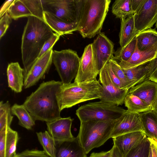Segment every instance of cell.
Masks as SVG:
<instances>
[{
    "label": "cell",
    "instance_id": "cell-5",
    "mask_svg": "<svg viewBox=\"0 0 157 157\" xmlns=\"http://www.w3.org/2000/svg\"><path fill=\"white\" fill-rule=\"evenodd\" d=\"M116 120H92L80 122L77 137L86 154L93 148L102 145L111 138Z\"/></svg>",
    "mask_w": 157,
    "mask_h": 157
},
{
    "label": "cell",
    "instance_id": "cell-17",
    "mask_svg": "<svg viewBox=\"0 0 157 157\" xmlns=\"http://www.w3.org/2000/svg\"><path fill=\"white\" fill-rule=\"evenodd\" d=\"M128 93L138 97L151 107L157 98V83L148 79L131 88Z\"/></svg>",
    "mask_w": 157,
    "mask_h": 157
},
{
    "label": "cell",
    "instance_id": "cell-28",
    "mask_svg": "<svg viewBox=\"0 0 157 157\" xmlns=\"http://www.w3.org/2000/svg\"><path fill=\"white\" fill-rule=\"evenodd\" d=\"M112 12L116 18L120 19L133 15L131 0H116L113 4Z\"/></svg>",
    "mask_w": 157,
    "mask_h": 157
},
{
    "label": "cell",
    "instance_id": "cell-8",
    "mask_svg": "<svg viewBox=\"0 0 157 157\" xmlns=\"http://www.w3.org/2000/svg\"><path fill=\"white\" fill-rule=\"evenodd\" d=\"M52 63L63 84L71 83L77 75L80 60L77 52L71 49L53 51Z\"/></svg>",
    "mask_w": 157,
    "mask_h": 157
},
{
    "label": "cell",
    "instance_id": "cell-37",
    "mask_svg": "<svg viewBox=\"0 0 157 157\" xmlns=\"http://www.w3.org/2000/svg\"><path fill=\"white\" fill-rule=\"evenodd\" d=\"M60 36L59 34L54 33L53 36L47 40L44 45L38 58L42 56L50 49L52 48L56 43L59 39Z\"/></svg>",
    "mask_w": 157,
    "mask_h": 157
},
{
    "label": "cell",
    "instance_id": "cell-35",
    "mask_svg": "<svg viewBox=\"0 0 157 157\" xmlns=\"http://www.w3.org/2000/svg\"><path fill=\"white\" fill-rule=\"evenodd\" d=\"M32 14L42 20H44V10L42 0H21Z\"/></svg>",
    "mask_w": 157,
    "mask_h": 157
},
{
    "label": "cell",
    "instance_id": "cell-41",
    "mask_svg": "<svg viewBox=\"0 0 157 157\" xmlns=\"http://www.w3.org/2000/svg\"><path fill=\"white\" fill-rule=\"evenodd\" d=\"M107 65L109 75L113 83L118 88L123 89L121 81L115 75L112 70L109 61L107 63Z\"/></svg>",
    "mask_w": 157,
    "mask_h": 157
},
{
    "label": "cell",
    "instance_id": "cell-7",
    "mask_svg": "<svg viewBox=\"0 0 157 157\" xmlns=\"http://www.w3.org/2000/svg\"><path fill=\"white\" fill-rule=\"evenodd\" d=\"M44 12L68 23H78L83 0H42Z\"/></svg>",
    "mask_w": 157,
    "mask_h": 157
},
{
    "label": "cell",
    "instance_id": "cell-42",
    "mask_svg": "<svg viewBox=\"0 0 157 157\" xmlns=\"http://www.w3.org/2000/svg\"><path fill=\"white\" fill-rule=\"evenodd\" d=\"M7 128H4L0 131V157H5V144Z\"/></svg>",
    "mask_w": 157,
    "mask_h": 157
},
{
    "label": "cell",
    "instance_id": "cell-27",
    "mask_svg": "<svg viewBox=\"0 0 157 157\" xmlns=\"http://www.w3.org/2000/svg\"><path fill=\"white\" fill-rule=\"evenodd\" d=\"M124 103L127 110L133 113H141L151 110V107L139 97L128 93L125 98Z\"/></svg>",
    "mask_w": 157,
    "mask_h": 157
},
{
    "label": "cell",
    "instance_id": "cell-40",
    "mask_svg": "<svg viewBox=\"0 0 157 157\" xmlns=\"http://www.w3.org/2000/svg\"><path fill=\"white\" fill-rule=\"evenodd\" d=\"M149 79L157 83V53L156 57L148 63Z\"/></svg>",
    "mask_w": 157,
    "mask_h": 157
},
{
    "label": "cell",
    "instance_id": "cell-47",
    "mask_svg": "<svg viewBox=\"0 0 157 157\" xmlns=\"http://www.w3.org/2000/svg\"><path fill=\"white\" fill-rule=\"evenodd\" d=\"M111 151L109 157H123L117 148L113 144L111 149Z\"/></svg>",
    "mask_w": 157,
    "mask_h": 157
},
{
    "label": "cell",
    "instance_id": "cell-22",
    "mask_svg": "<svg viewBox=\"0 0 157 157\" xmlns=\"http://www.w3.org/2000/svg\"><path fill=\"white\" fill-rule=\"evenodd\" d=\"M121 20L119 43L121 47L126 45L138 34L135 26L134 16Z\"/></svg>",
    "mask_w": 157,
    "mask_h": 157
},
{
    "label": "cell",
    "instance_id": "cell-25",
    "mask_svg": "<svg viewBox=\"0 0 157 157\" xmlns=\"http://www.w3.org/2000/svg\"><path fill=\"white\" fill-rule=\"evenodd\" d=\"M136 38L140 50L147 49L157 44V31L156 28L147 29L139 33Z\"/></svg>",
    "mask_w": 157,
    "mask_h": 157
},
{
    "label": "cell",
    "instance_id": "cell-6",
    "mask_svg": "<svg viewBox=\"0 0 157 157\" xmlns=\"http://www.w3.org/2000/svg\"><path fill=\"white\" fill-rule=\"evenodd\" d=\"M126 110L115 104L100 100L81 106L76 114L80 122L92 120H116Z\"/></svg>",
    "mask_w": 157,
    "mask_h": 157
},
{
    "label": "cell",
    "instance_id": "cell-9",
    "mask_svg": "<svg viewBox=\"0 0 157 157\" xmlns=\"http://www.w3.org/2000/svg\"><path fill=\"white\" fill-rule=\"evenodd\" d=\"M99 80L103 88L101 101L119 106L124 103L128 90L118 88L113 82L109 75L107 63L100 71Z\"/></svg>",
    "mask_w": 157,
    "mask_h": 157
},
{
    "label": "cell",
    "instance_id": "cell-29",
    "mask_svg": "<svg viewBox=\"0 0 157 157\" xmlns=\"http://www.w3.org/2000/svg\"><path fill=\"white\" fill-rule=\"evenodd\" d=\"M18 140V133L10 128H7L5 144V157H14L16 154V145Z\"/></svg>",
    "mask_w": 157,
    "mask_h": 157
},
{
    "label": "cell",
    "instance_id": "cell-3",
    "mask_svg": "<svg viewBox=\"0 0 157 157\" xmlns=\"http://www.w3.org/2000/svg\"><path fill=\"white\" fill-rule=\"evenodd\" d=\"M103 88L99 80L78 83L74 82L62 84L57 94L59 108L61 111L79 103L101 98Z\"/></svg>",
    "mask_w": 157,
    "mask_h": 157
},
{
    "label": "cell",
    "instance_id": "cell-32",
    "mask_svg": "<svg viewBox=\"0 0 157 157\" xmlns=\"http://www.w3.org/2000/svg\"><path fill=\"white\" fill-rule=\"evenodd\" d=\"M8 12L11 18L15 20L18 18L32 16V13L21 0H15Z\"/></svg>",
    "mask_w": 157,
    "mask_h": 157
},
{
    "label": "cell",
    "instance_id": "cell-34",
    "mask_svg": "<svg viewBox=\"0 0 157 157\" xmlns=\"http://www.w3.org/2000/svg\"><path fill=\"white\" fill-rule=\"evenodd\" d=\"M151 144L147 137L137 146L131 150L124 157H149Z\"/></svg>",
    "mask_w": 157,
    "mask_h": 157
},
{
    "label": "cell",
    "instance_id": "cell-15",
    "mask_svg": "<svg viewBox=\"0 0 157 157\" xmlns=\"http://www.w3.org/2000/svg\"><path fill=\"white\" fill-rule=\"evenodd\" d=\"M73 119L71 117L60 118L47 122L48 131L55 141H63L73 138L71 128Z\"/></svg>",
    "mask_w": 157,
    "mask_h": 157
},
{
    "label": "cell",
    "instance_id": "cell-10",
    "mask_svg": "<svg viewBox=\"0 0 157 157\" xmlns=\"http://www.w3.org/2000/svg\"><path fill=\"white\" fill-rule=\"evenodd\" d=\"M80 59L78 71L74 82L79 83L97 80L100 71L94 59L91 44L85 47Z\"/></svg>",
    "mask_w": 157,
    "mask_h": 157
},
{
    "label": "cell",
    "instance_id": "cell-43",
    "mask_svg": "<svg viewBox=\"0 0 157 157\" xmlns=\"http://www.w3.org/2000/svg\"><path fill=\"white\" fill-rule=\"evenodd\" d=\"M132 8L135 13L141 9L146 0H131Z\"/></svg>",
    "mask_w": 157,
    "mask_h": 157
},
{
    "label": "cell",
    "instance_id": "cell-2",
    "mask_svg": "<svg viewBox=\"0 0 157 157\" xmlns=\"http://www.w3.org/2000/svg\"><path fill=\"white\" fill-rule=\"evenodd\" d=\"M27 18L22 35L21 47L24 76L38 59L45 42L54 33L44 20L33 16Z\"/></svg>",
    "mask_w": 157,
    "mask_h": 157
},
{
    "label": "cell",
    "instance_id": "cell-46",
    "mask_svg": "<svg viewBox=\"0 0 157 157\" xmlns=\"http://www.w3.org/2000/svg\"><path fill=\"white\" fill-rule=\"evenodd\" d=\"M111 149L108 151L99 152H93L89 157H109L111 153Z\"/></svg>",
    "mask_w": 157,
    "mask_h": 157
},
{
    "label": "cell",
    "instance_id": "cell-20",
    "mask_svg": "<svg viewBox=\"0 0 157 157\" xmlns=\"http://www.w3.org/2000/svg\"><path fill=\"white\" fill-rule=\"evenodd\" d=\"M24 70L17 62L9 63L7 69L8 86L16 93H20L24 85Z\"/></svg>",
    "mask_w": 157,
    "mask_h": 157
},
{
    "label": "cell",
    "instance_id": "cell-33",
    "mask_svg": "<svg viewBox=\"0 0 157 157\" xmlns=\"http://www.w3.org/2000/svg\"><path fill=\"white\" fill-rule=\"evenodd\" d=\"M11 107L8 101L0 103V131L5 127H10L13 117L12 115Z\"/></svg>",
    "mask_w": 157,
    "mask_h": 157
},
{
    "label": "cell",
    "instance_id": "cell-30",
    "mask_svg": "<svg viewBox=\"0 0 157 157\" xmlns=\"http://www.w3.org/2000/svg\"><path fill=\"white\" fill-rule=\"evenodd\" d=\"M36 133L43 151L50 157H55L56 144L54 138L47 131Z\"/></svg>",
    "mask_w": 157,
    "mask_h": 157
},
{
    "label": "cell",
    "instance_id": "cell-36",
    "mask_svg": "<svg viewBox=\"0 0 157 157\" xmlns=\"http://www.w3.org/2000/svg\"><path fill=\"white\" fill-rule=\"evenodd\" d=\"M109 61L114 73L121 81L123 89L129 90L130 89L129 82L118 62L113 58Z\"/></svg>",
    "mask_w": 157,
    "mask_h": 157
},
{
    "label": "cell",
    "instance_id": "cell-38",
    "mask_svg": "<svg viewBox=\"0 0 157 157\" xmlns=\"http://www.w3.org/2000/svg\"><path fill=\"white\" fill-rule=\"evenodd\" d=\"M14 157H50L44 151L26 150L16 154Z\"/></svg>",
    "mask_w": 157,
    "mask_h": 157
},
{
    "label": "cell",
    "instance_id": "cell-23",
    "mask_svg": "<svg viewBox=\"0 0 157 157\" xmlns=\"http://www.w3.org/2000/svg\"><path fill=\"white\" fill-rule=\"evenodd\" d=\"M122 69L129 82L130 89L149 79L148 63L134 67Z\"/></svg>",
    "mask_w": 157,
    "mask_h": 157
},
{
    "label": "cell",
    "instance_id": "cell-12",
    "mask_svg": "<svg viewBox=\"0 0 157 157\" xmlns=\"http://www.w3.org/2000/svg\"><path fill=\"white\" fill-rule=\"evenodd\" d=\"M94 61L100 71L105 64L114 57V44L101 32L91 43Z\"/></svg>",
    "mask_w": 157,
    "mask_h": 157
},
{
    "label": "cell",
    "instance_id": "cell-1",
    "mask_svg": "<svg viewBox=\"0 0 157 157\" xmlns=\"http://www.w3.org/2000/svg\"><path fill=\"white\" fill-rule=\"evenodd\" d=\"M62 84L54 80L44 82L27 97L23 105L35 121L49 122L61 117L57 94Z\"/></svg>",
    "mask_w": 157,
    "mask_h": 157
},
{
    "label": "cell",
    "instance_id": "cell-31",
    "mask_svg": "<svg viewBox=\"0 0 157 157\" xmlns=\"http://www.w3.org/2000/svg\"><path fill=\"white\" fill-rule=\"evenodd\" d=\"M134 37L126 45L119 48L114 53L113 59L119 62L128 60L133 53L136 46V40Z\"/></svg>",
    "mask_w": 157,
    "mask_h": 157
},
{
    "label": "cell",
    "instance_id": "cell-13",
    "mask_svg": "<svg viewBox=\"0 0 157 157\" xmlns=\"http://www.w3.org/2000/svg\"><path fill=\"white\" fill-rule=\"evenodd\" d=\"M133 16L138 33L151 28L157 22V0H146L139 11Z\"/></svg>",
    "mask_w": 157,
    "mask_h": 157
},
{
    "label": "cell",
    "instance_id": "cell-45",
    "mask_svg": "<svg viewBox=\"0 0 157 157\" xmlns=\"http://www.w3.org/2000/svg\"><path fill=\"white\" fill-rule=\"evenodd\" d=\"M151 144L152 157H157V140L147 138Z\"/></svg>",
    "mask_w": 157,
    "mask_h": 157
},
{
    "label": "cell",
    "instance_id": "cell-16",
    "mask_svg": "<svg viewBox=\"0 0 157 157\" xmlns=\"http://www.w3.org/2000/svg\"><path fill=\"white\" fill-rule=\"evenodd\" d=\"M146 137L144 132L138 131L126 133L112 138L113 144L124 157L129 151L139 145Z\"/></svg>",
    "mask_w": 157,
    "mask_h": 157
},
{
    "label": "cell",
    "instance_id": "cell-50",
    "mask_svg": "<svg viewBox=\"0 0 157 157\" xmlns=\"http://www.w3.org/2000/svg\"><path fill=\"white\" fill-rule=\"evenodd\" d=\"M155 28L157 30V22L155 23Z\"/></svg>",
    "mask_w": 157,
    "mask_h": 157
},
{
    "label": "cell",
    "instance_id": "cell-26",
    "mask_svg": "<svg viewBox=\"0 0 157 157\" xmlns=\"http://www.w3.org/2000/svg\"><path fill=\"white\" fill-rule=\"evenodd\" d=\"M11 109L12 114L18 118L19 125L28 130L32 129L35 124V120L23 105L15 104Z\"/></svg>",
    "mask_w": 157,
    "mask_h": 157
},
{
    "label": "cell",
    "instance_id": "cell-4",
    "mask_svg": "<svg viewBox=\"0 0 157 157\" xmlns=\"http://www.w3.org/2000/svg\"><path fill=\"white\" fill-rule=\"evenodd\" d=\"M110 0H83L78 30L83 38H91L101 32Z\"/></svg>",
    "mask_w": 157,
    "mask_h": 157
},
{
    "label": "cell",
    "instance_id": "cell-19",
    "mask_svg": "<svg viewBox=\"0 0 157 157\" xmlns=\"http://www.w3.org/2000/svg\"><path fill=\"white\" fill-rule=\"evenodd\" d=\"M157 53V44L147 49L141 51L137 46V43L135 50L129 59L126 62L118 63L121 68L128 69L145 64L156 57Z\"/></svg>",
    "mask_w": 157,
    "mask_h": 157
},
{
    "label": "cell",
    "instance_id": "cell-44",
    "mask_svg": "<svg viewBox=\"0 0 157 157\" xmlns=\"http://www.w3.org/2000/svg\"><path fill=\"white\" fill-rule=\"evenodd\" d=\"M15 0H6L1 6L0 10V18L8 12L12 3Z\"/></svg>",
    "mask_w": 157,
    "mask_h": 157
},
{
    "label": "cell",
    "instance_id": "cell-49",
    "mask_svg": "<svg viewBox=\"0 0 157 157\" xmlns=\"http://www.w3.org/2000/svg\"><path fill=\"white\" fill-rule=\"evenodd\" d=\"M149 157H152V150H151V146L150 149V153H149Z\"/></svg>",
    "mask_w": 157,
    "mask_h": 157
},
{
    "label": "cell",
    "instance_id": "cell-14",
    "mask_svg": "<svg viewBox=\"0 0 157 157\" xmlns=\"http://www.w3.org/2000/svg\"><path fill=\"white\" fill-rule=\"evenodd\" d=\"M140 113L126 110L120 117L116 120L111 138L134 132H144Z\"/></svg>",
    "mask_w": 157,
    "mask_h": 157
},
{
    "label": "cell",
    "instance_id": "cell-39",
    "mask_svg": "<svg viewBox=\"0 0 157 157\" xmlns=\"http://www.w3.org/2000/svg\"><path fill=\"white\" fill-rule=\"evenodd\" d=\"M12 19L8 12L0 18V39L6 33L10 24L12 21Z\"/></svg>",
    "mask_w": 157,
    "mask_h": 157
},
{
    "label": "cell",
    "instance_id": "cell-18",
    "mask_svg": "<svg viewBox=\"0 0 157 157\" xmlns=\"http://www.w3.org/2000/svg\"><path fill=\"white\" fill-rule=\"evenodd\" d=\"M55 157H86L78 138L67 140L55 141Z\"/></svg>",
    "mask_w": 157,
    "mask_h": 157
},
{
    "label": "cell",
    "instance_id": "cell-11",
    "mask_svg": "<svg viewBox=\"0 0 157 157\" xmlns=\"http://www.w3.org/2000/svg\"><path fill=\"white\" fill-rule=\"evenodd\" d=\"M52 48L38 58L28 73L24 76V88L35 85L49 71L52 62Z\"/></svg>",
    "mask_w": 157,
    "mask_h": 157
},
{
    "label": "cell",
    "instance_id": "cell-21",
    "mask_svg": "<svg viewBox=\"0 0 157 157\" xmlns=\"http://www.w3.org/2000/svg\"><path fill=\"white\" fill-rule=\"evenodd\" d=\"M44 20L53 31L60 36L72 34L78 30V23L65 22L47 12H44Z\"/></svg>",
    "mask_w": 157,
    "mask_h": 157
},
{
    "label": "cell",
    "instance_id": "cell-51",
    "mask_svg": "<svg viewBox=\"0 0 157 157\" xmlns=\"http://www.w3.org/2000/svg\"><path fill=\"white\" fill-rule=\"evenodd\" d=\"M156 100H157V99H156Z\"/></svg>",
    "mask_w": 157,
    "mask_h": 157
},
{
    "label": "cell",
    "instance_id": "cell-24",
    "mask_svg": "<svg viewBox=\"0 0 157 157\" xmlns=\"http://www.w3.org/2000/svg\"><path fill=\"white\" fill-rule=\"evenodd\" d=\"M140 114L146 137L157 140V112L151 109Z\"/></svg>",
    "mask_w": 157,
    "mask_h": 157
},
{
    "label": "cell",
    "instance_id": "cell-48",
    "mask_svg": "<svg viewBox=\"0 0 157 157\" xmlns=\"http://www.w3.org/2000/svg\"><path fill=\"white\" fill-rule=\"evenodd\" d=\"M151 109L157 112V100H156L152 106Z\"/></svg>",
    "mask_w": 157,
    "mask_h": 157
}]
</instances>
